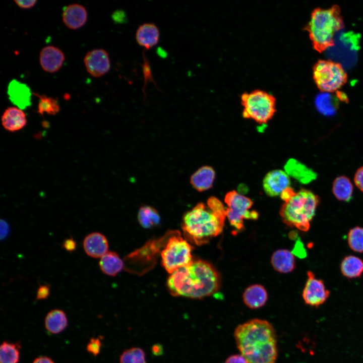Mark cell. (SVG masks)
<instances>
[{
	"label": "cell",
	"mask_w": 363,
	"mask_h": 363,
	"mask_svg": "<svg viewBox=\"0 0 363 363\" xmlns=\"http://www.w3.org/2000/svg\"><path fill=\"white\" fill-rule=\"evenodd\" d=\"M44 325L46 330L51 334L62 332L68 326L66 314L60 309L51 310L45 317Z\"/></svg>",
	"instance_id": "22"
},
{
	"label": "cell",
	"mask_w": 363,
	"mask_h": 363,
	"mask_svg": "<svg viewBox=\"0 0 363 363\" xmlns=\"http://www.w3.org/2000/svg\"><path fill=\"white\" fill-rule=\"evenodd\" d=\"M271 264L273 268L282 273L292 271L295 267L294 257L288 250H278L271 256Z\"/></svg>",
	"instance_id": "21"
},
{
	"label": "cell",
	"mask_w": 363,
	"mask_h": 363,
	"mask_svg": "<svg viewBox=\"0 0 363 363\" xmlns=\"http://www.w3.org/2000/svg\"><path fill=\"white\" fill-rule=\"evenodd\" d=\"M291 253L293 255H295L300 258H304L306 256V250L304 248L302 243L299 239H298L296 241Z\"/></svg>",
	"instance_id": "37"
},
{
	"label": "cell",
	"mask_w": 363,
	"mask_h": 363,
	"mask_svg": "<svg viewBox=\"0 0 363 363\" xmlns=\"http://www.w3.org/2000/svg\"><path fill=\"white\" fill-rule=\"evenodd\" d=\"M119 363H146L145 352L139 347L127 349L120 355Z\"/></svg>",
	"instance_id": "31"
},
{
	"label": "cell",
	"mask_w": 363,
	"mask_h": 363,
	"mask_svg": "<svg viewBox=\"0 0 363 363\" xmlns=\"http://www.w3.org/2000/svg\"><path fill=\"white\" fill-rule=\"evenodd\" d=\"M215 177V172L211 166H203L191 175L190 184L195 190L203 192L211 188Z\"/></svg>",
	"instance_id": "20"
},
{
	"label": "cell",
	"mask_w": 363,
	"mask_h": 363,
	"mask_svg": "<svg viewBox=\"0 0 363 363\" xmlns=\"http://www.w3.org/2000/svg\"><path fill=\"white\" fill-rule=\"evenodd\" d=\"M84 61L87 72L96 78L105 75L111 67L108 52L101 48L94 49L88 52Z\"/></svg>",
	"instance_id": "11"
},
{
	"label": "cell",
	"mask_w": 363,
	"mask_h": 363,
	"mask_svg": "<svg viewBox=\"0 0 363 363\" xmlns=\"http://www.w3.org/2000/svg\"><path fill=\"white\" fill-rule=\"evenodd\" d=\"M32 363H55L49 357L46 356H40L34 359Z\"/></svg>",
	"instance_id": "45"
},
{
	"label": "cell",
	"mask_w": 363,
	"mask_h": 363,
	"mask_svg": "<svg viewBox=\"0 0 363 363\" xmlns=\"http://www.w3.org/2000/svg\"><path fill=\"white\" fill-rule=\"evenodd\" d=\"M138 220L145 228L149 229L157 226L160 222V216L154 208L148 205L141 206L138 213Z\"/></svg>",
	"instance_id": "27"
},
{
	"label": "cell",
	"mask_w": 363,
	"mask_h": 363,
	"mask_svg": "<svg viewBox=\"0 0 363 363\" xmlns=\"http://www.w3.org/2000/svg\"><path fill=\"white\" fill-rule=\"evenodd\" d=\"M14 2L20 8L22 9H29L32 8L36 3L37 1L29 0H15Z\"/></svg>",
	"instance_id": "41"
},
{
	"label": "cell",
	"mask_w": 363,
	"mask_h": 363,
	"mask_svg": "<svg viewBox=\"0 0 363 363\" xmlns=\"http://www.w3.org/2000/svg\"><path fill=\"white\" fill-rule=\"evenodd\" d=\"M328 92H323L317 97L315 104L318 111L326 116L334 115L338 108V103Z\"/></svg>",
	"instance_id": "28"
},
{
	"label": "cell",
	"mask_w": 363,
	"mask_h": 363,
	"mask_svg": "<svg viewBox=\"0 0 363 363\" xmlns=\"http://www.w3.org/2000/svg\"><path fill=\"white\" fill-rule=\"evenodd\" d=\"M319 202V197L312 191L301 189L282 205L279 214L282 221L290 227L308 230Z\"/></svg>",
	"instance_id": "5"
},
{
	"label": "cell",
	"mask_w": 363,
	"mask_h": 363,
	"mask_svg": "<svg viewBox=\"0 0 363 363\" xmlns=\"http://www.w3.org/2000/svg\"><path fill=\"white\" fill-rule=\"evenodd\" d=\"M1 120L4 128L10 132L23 129L27 122L25 113L17 107L7 108L2 116Z\"/></svg>",
	"instance_id": "18"
},
{
	"label": "cell",
	"mask_w": 363,
	"mask_h": 363,
	"mask_svg": "<svg viewBox=\"0 0 363 363\" xmlns=\"http://www.w3.org/2000/svg\"><path fill=\"white\" fill-rule=\"evenodd\" d=\"M344 27L340 9L334 5L328 9L316 8L305 29L309 34L314 49L322 52L334 46L335 34Z\"/></svg>",
	"instance_id": "4"
},
{
	"label": "cell",
	"mask_w": 363,
	"mask_h": 363,
	"mask_svg": "<svg viewBox=\"0 0 363 363\" xmlns=\"http://www.w3.org/2000/svg\"><path fill=\"white\" fill-rule=\"evenodd\" d=\"M354 182L356 186L363 192V166L359 168L356 171Z\"/></svg>",
	"instance_id": "38"
},
{
	"label": "cell",
	"mask_w": 363,
	"mask_h": 363,
	"mask_svg": "<svg viewBox=\"0 0 363 363\" xmlns=\"http://www.w3.org/2000/svg\"><path fill=\"white\" fill-rule=\"evenodd\" d=\"M290 180L287 173L280 169L269 172L265 176L263 186L265 193L270 197L280 195L290 187Z\"/></svg>",
	"instance_id": "12"
},
{
	"label": "cell",
	"mask_w": 363,
	"mask_h": 363,
	"mask_svg": "<svg viewBox=\"0 0 363 363\" xmlns=\"http://www.w3.org/2000/svg\"><path fill=\"white\" fill-rule=\"evenodd\" d=\"M33 94L39 98L38 112L40 114L47 113L55 115L59 112L60 107L56 100L45 95H40L35 93Z\"/></svg>",
	"instance_id": "30"
},
{
	"label": "cell",
	"mask_w": 363,
	"mask_h": 363,
	"mask_svg": "<svg viewBox=\"0 0 363 363\" xmlns=\"http://www.w3.org/2000/svg\"><path fill=\"white\" fill-rule=\"evenodd\" d=\"M234 337L237 348L248 363H275L277 339L272 325L254 319L238 325Z\"/></svg>",
	"instance_id": "2"
},
{
	"label": "cell",
	"mask_w": 363,
	"mask_h": 363,
	"mask_svg": "<svg viewBox=\"0 0 363 363\" xmlns=\"http://www.w3.org/2000/svg\"><path fill=\"white\" fill-rule=\"evenodd\" d=\"M9 232V226L8 223L4 220L1 221V238H5Z\"/></svg>",
	"instance_id": "43"
},
{
	"label": "cell",
	"mask_w": 363,
	"mask_h": 363,
	"mask_svg": "<svg viewBox=\"0 0 363 363\" xmlns=\"http://www.w3.org/2000/svg\"><path fill=\"white\" fill-rule=\"evenodd\" d=\"M353 187L349 179L344 175L336 177L332 185V192L339 201L349 202L353 194Z\"/></svg>",
	"instance_id": "24"
},
{
	"label": "cell",
	"mask_w": 363,
	"mask_h": 363,
	"mask_svg": "<svg viewBox=\"0 0 363 363\" xmlns=\"http://www.w3.org/2000/svg\"><path fill=\"white\" fill-rule=\"evenodd\" d=\"M99 265L104 274L110 276L116 275L124 267L123 260L113 252H108L100 258Z\"/></svg>",
	"instance_id": "23"
},
{
	"label": "cell",
	"mask_w": 363,
	"mask_h": 363,
	"mask_svg": "<svg viewBox=\"0 0 363 363\" xmlns=\"http://www.w3.org/2000/svg\"><path fill=\"white\" fill-rule=\"evenodd\" d=\"M83 246L86 254L94 258H101L108 250V243L106 237L98 232H92L84 238Z\"/></svg>",
	"instance_id": "15"
},
{
	"label": "cell",
	"mask_w": 363,
	"mask_h": 363,
	"mask_svg": "<svg viewBox=\"0 0 363 363\" xmlns=\"http://www.w3.org/2000/svg\"><path fill=\"white\" fill-rule=\"evenodd\" d=\"M221 284L220 276L210 263L193 261L170 274L167 285L171 295L201 299L217 292Z\"/></svg>",
	"instance_id": "1"
},
{
	"label": "cell",
	"mask_w": 363,
	"mask_h": 363,
	"mask_svg": "<svg viewBox=\"0 0 363 363\" xmlns=\"http://www.w3.org/2000/svg\"><path fill=\"white\" fill-rule=\"evenodd\" d=\"M315 82L322 92H333L347 81V74L341 65L330 60H319L313 67Z\"/></svg>",
	"instance_id": "7"
},
{
	"label": "cell",
	"mask_w": 363,
	"mask_h": 363,
	"mask_svg": "<svg viewBox=\"0 0 363 363\" xmlns=\"http://www.w3.org/2000/svg\"><path fill=\"white\" fill-rule=\"evenodd\" d=\"M63 21L70 29H77L84 26L87 20V12L81 5L73 4L66 6L63 11Z\"/></svg>",
	"instance_id": "17"
},
{
	"label": "cell",
	"mask_w": 363,
	"mask_h": 363,
	"mask_svg": "<svg viewBox=\"0 0 363 363\" xmlns=\"http://www.w3.org/2000/svg\"><path fill=\"white\" fill-rule=\"evenodd\" d=\"M8 98L17 107L24 109L31 106L32 92L25 83L16 79L11 80L7 89Z\"/></svg>",
	"instance_id": "13"
},
{
	"label": "cell",
	"mask_w": 363,
	"mask_h": 363,
	"mask_svg": "<svg viewBox=\"0 0 363 363\" xmlns=\"http://www.w3.org/2000/svg\"><path fill=\"white\" fill-rule=\"evenodd\" d=\"M227 207L225 208L226 217L230 225L237 231L244 229V219L255 220L258 213L255 211H249L253 205V201L235 191L228 192L224 198Z\"/></svg>",
	"instance_id": "9"
},
{
	"label": "cell",
	"mask_w": 363,
	"mask_h": 363,
	"mask_svg": "<svg viewBox=\"0 0 363 363\" xmlns=\"http://www.w3.org/2000/svg\"><path fill=\"white\" fill-rule=\"evenodd\" d=\"M224 363H248L241 354H233L227 357Z\"/></svg>",
	"instance_id": "39"
},
{
	"label": "cell",
	"mask_w": 363,
	"mask_h": 363,
	"mask_svg": "<svg viewBox=\"0 0 363 363\" xmlns=\"http://www.w3.org/2000/svg\"><path fill=\"white\" fill-rule=\"evenodd\" d=\"M308 278L302 293L305 302L311 307H318L329 297V291L322 280L315 277L310 271L307 272Z\"/></svg>",
	"instance_id": "10"
},
{
	"label": "cell",
	"mask_w": 363,
	"mask_h": 363,
	"mask_svg": "<svg viewBox=\"0 0 363 363\" xmlns=\"http://www.w3.org/2000/svg\"><path fill=\"white\" fill-rule=\"evenodd\" d=\"M350 248L357 253L363 252V227L356 226L351 228L347 235Z\"/></svg>",
	"instance_id": "32"
},
{
	"label": "cell",
	"mask_w": 363,
	"mask_h": 363,
	"mask_svg": "<svg viewBox=\"0 0 363 363\" xmlns=\"http://www.w3.org/2000/svg\"><path fill=\"white\" fill-rule=\"evenodd\" d=\"M20 348L19 343L3 342L0 346V363H18Z\"/></svg>",
	"instance_id": "29"
},
{
	"label": "cell",
	"mask_w": 363,
	"mask_h": 363,
	"mask_svg": "<svg viewBox=\"0 0 363 363\" xmlns=\"http://www.w3.org/2000/svg\"><path fill=\"white\" fill-rule=\"evenodd\" d=\"M112 20L116 23H122L125 20V14L121 10H116L112 15Z\"/></svg>",
	"instance_id": "44"
},
{
	"label": "cell",
	"mask_w": 363,
	"mask_h": 363,
	"mask_svg": "<svg viewBox=\"0 0 363 363\" xmlns=\"http://www.w3.org/2000/svg\"><path fill=\"white\" fill-rule=\"evenodd\" d=\"M208 208L218 217L225 220L226 217L225 208L222 203L216 198L212 197L207 202Z\"/></svg>",
	"instance_id": "33"
},
{
	"label": "cell",
	"mask_w": 363,
	"mask_h": 363,
	"mask_svg": "<svg viewBox=\"0 0 363 363\" xmlns=\"http://www.w3.org/2000/svg\"><path fill=\"white\" fill-rule=\"evenodd\" d=\"M63 246L66 251L72 252L76 250L77 244L73 238H69L65 240Z\"/></svg>",
	"instance_id": "40"
},
{
	"label": "cell",
	"mask_w": 363,
	"mask_h": 363,
	"mask_svg": "<svg viewBox=\"0 0 363 363\" xmlns=\"http://www.w3.org/2000/svg\"><path fill=\"white\" fill-rule=\"evenodd\" d=\"M286 172L302 183H307L315 177V174L306 166L294 159H290L285 167Z\"/></svg>",
	"instance_id": "26"
},
{
	"label": "cell",
	"mask_w": 363,
	"mask_h": 363,
	"mask_svg": "<svg viewBox=\"0 0 363 363\" xmlns=\"http://www.w3.org/2000/svg\"><path fill=\"white\" fill-rule=\"evenodd\" d=\"M143 63L141 65V67L142 68V71L143 74V77H144V86L143 87L142 90L145 93V88L146 87V86L148 82H152L154 84V85L156 87V88H157L156 87V84L155 83V82L154 81V80L153 78L152 74V71H151V68L149 64V62L148 59L146 58L144 53L143 52ZM158 89V88H157Z\"/></svg>",
	"instance_id": "34"
},
{
	"label": "cell",
	"mask_w": 363,
	"mask_h": 363,
	"mask_svg": "<svg viewBox=\"0 0 363 363\" xmlns=\"http://www.w3.org/2000/svg\"><path fill=\"white\" fill-rule=\"evenodd\" d=\"M160 35V31L156 25L153 23H145L138 27L135 38L140 46L148 50L158 44Z\"/></svg>",
	"instance_id": "16"
},
{
	"label": "cell",
	"mask_w": 363,
	"mask_h": 363,
	"mask_svg": "<svg viewBox=\"0 0 363 363\" xmlns=\"http://www.w3.org/2000/svg\"><path fill=\"white\" fill-rule=\"evenodd\" d=\"M295 192L290 187L284 190L280 194V197L284 202L288 201L294 195Z\"/></svg>",
	"instance_id": "42"
},
{
	"label": "cell",
	"mask_w": 363,
	"mask_h": 363,
	"mask_svg": "<svg viewBox=\"0 0 363 363\" xmlns=\"http://www.w3.org/2000/svg\"><path fill=\"white\" fill-rule=\"evenodd\" d=\"M224 220L218 217L203 203H198L183 216L182 227L185 237L201 246L220 234Z\"/></svg>",
	"instance_id": "3"
},
{
	"label": "cell",
	"mask_w": 363,
	"mask_h": 363,
	"mask_svg": "<svg viewBox=\"0 0 363 363\" xmlns=\"http://www.w3.org/2000/svg\"><path fill=\"white\" fill-rule=\"evenodd\" d=\"M152 352L153 355H160L163 352V347L160 344H154L152 347Z\"/></svg>",
	"instance_id": "46"
},
{
	"label": "cell",
	"mask_w": 363,
	"mask_h": 363,
	"mask_svg": "<svg viewBox=\"0 0 363 363\" xmlns=\"http://www.w3.org/2000/svg\"><path fill=\"white\" fill-rule=\"evenodd\" d=\"M192 250V246L179 234L172 235L161 253L163 267L170 274L189 265L193 261Z\"/></svg>",
	"instance_id": "8"
},
{
	"label": "cell",
	"mask_w": 363,
	"mask_h": 363,
	"mask_svg": "<svg viewBox=\"0 0 363 363\" xmlns=\"http://www.w3.org/2000/svg\"><path fill=\"white\" fill-rule=\"evenodd\" d=\"M50 294V286L43 284L39 285L36 292V299L42 300L47 299Z\"/></svg>",
	"instance_id": "36"
},
{
	"label": "cell",
	"mask_w": 363,
	"mask_h": 363,
	"mask_svg": "<svg viewBox=\"0 0 363 363\" xmlns=\"http://www.w3.org/2000/svg\"><path fill=\"white\" fill-rule=\"evenodd\" d=\"M65 59L63 52L54 46H46L40 52V64L42 69L46 72L52 73L58 71Z\"/></svg>",
	"instance_id": "14"
},
{
	"label": "cell",
	"mask_w": 363,
	"mask_h": 363,
	"mask_svg": "<svg viewBox=\"0 0 363 363\" xmlns=\"http://www.w3.org/2000/svg\"><path fill=\"white\" fill-rule=\"evenodd\" d=\"M240 98L245 118L265 124L272 118L276 112L275 97L264 90L257 89L244 93Z\"/></svg>",
	"instance_id": "6"
},
{
	"label": "cell",
	"mask_w": 363,
	"mask_h": 363,
	"mask_svg": "<svg viewBox=\"0 0 363 363\" xmlns=\"http://www.w3.org/2000/svg\"><path fill=\"white\" fill-rule=\"evenodd\" d=\"M268 299V293L265 287L260 284H253L248 287L243 294L244 304L251 309H257L264 306Z\"/></svg>",
	"instance_id": "19"
},
{
	"label": "cell",
	"mask_w": 363,
	"mask_h": 363,
	"mask_svg": "<svg viewBox=\"0 0 363 363\" xmlns=\"http://www.w3.org/2000/svg\"><path fill=\"white\" fill-rule=\"evenodd\" d=\"M342 274L348 278L359 277L363 273V261L354 256L344 258L340 265Z\"/></svg>",
	"instance_id": "25"
},
{
	"label": "cell",
	"mask_w": 363,
	"mask_h": 363,
	"mask_svg": "<svg viewBox=\"0 0 363 363\" xmlns=\"http://www.w3.org/2000/svg\"><path fill=\"white\" fill-rule=\"evenodd\" d=\"M102 346L101 337L97 338H91L86 346L87 351L96 356L100 352Z\"/></svg>",
	"instance_id": "35"
}]
</instances>
